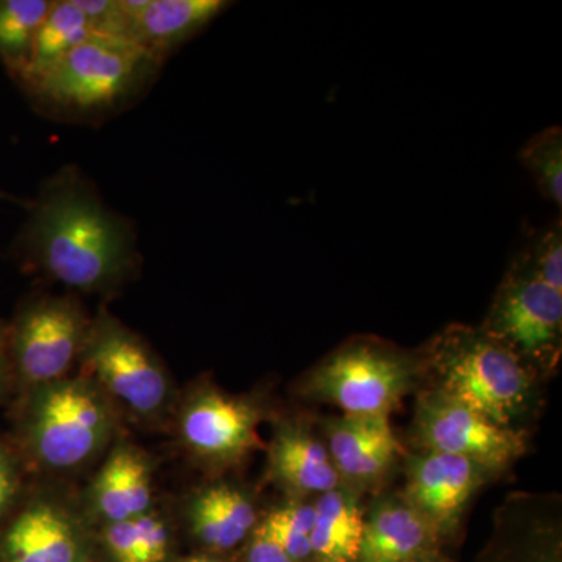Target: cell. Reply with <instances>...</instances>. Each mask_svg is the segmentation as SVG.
Instances as JSON below:
<instances>
[{
    "instance_id": "23",
    "label": "cell",
    "mask_w": 562,
    "mask_h": 562,
    "mask_svg": "<svg viewBox=\"0 0 562 562\" xmlns=\"http://www.w3.org/2000/svg\"><path fill=\"white\" fill-rule=\"evenodd\" d=\"M316 509L312 503L292 501L268 514L258 528L294 562L312 558Z\"/></svg>"
},
{
    "instance_id": "32",
    "label": "cell",
    "mask_w": 562,
    "mask_h": 562,
    "mask_svg": "<svg viewBox=\"0 0 562 562\" xmlns=\"http://www.w3.org/2000/svg\"><path fill=\"white\" fill-rule=\"evenodd\" d=\"M87 562H91V560H88Z\"/></svg>"
},
{
    "instance_id": "17",
    "label": "cell",
    "mask_w": 562,
    "mask_h": 562,
    "mask_svg": "<svg viewBox=\"0 0 562 562\" xmlns=\"http://www.w3.org/2000/svg\"><path fill=\"white\" fill-rule=\"evenodd\" d=\"M188 512L195 538L217 552L238 546L258 522L250 498L228 484H214L199 492Z\"/></svg>"
},
{
    "instance_id": "3",
    "label": "cell",
    "mask_w": 562,
    "mask_h": 562,
    "mask_svg": "<svg viewBox=\"0 0 562 562\" xmlns=\"http://www.w3.org/2000/svg\"><path fill=\"white\" fill-rule=\"evenodd\" d=\"M22 420L33 460L65 472L105 449L116 419L109 395L91 376H65L31 390Z\"/></svg>"
},
{
    "instance_id": "1",
    "label": "cell",
    "mask_w": 562,
    "mask_h": 562,
    "mask_svg": "<svg viewBox=\"0 0 562 562\" xmlns=\"http://www.w3.org/2000/svg\"><path fill=\"white\" fill-rule=\"evenodd\" d=\"M25 257L70 290L106 292L135 268L128 222L106 209L79 173L65 169L47 181L20 235Z\"/></svg>"
},
{
    "instance_id": "29",
    "label": "cell",
    "mask_w": 562,
    "mask_h": 562,
    "mask_svg": "<svg viewBox=\"0 0 562 562\" xmlns=\"http://www.w3.org/2000/svg\"><path fill=\"white\" fill-rule=\"evenodd\" d=\"M183 562H220V561L213 560V558H209V557H192V558H190V560H187Z\"/></svg>"
},
{
    "instance_id": "28",
    "label": "cell",
    "mask_w": 562,
    "mask_h": 562,
    "mask_svg": "<svg viewBox=\"0 0 562 562\" xmlns=\"http://www.w3.org/2000/svg\"><path fill=\"white\" fill-rule=\"evenodd\" d=\"M11 369L9 339H7V327L0 324V395L5 391L10 380Z\"/></svg>"
},
{
    "instance_id": "27",
    "label": "cell",
    "mask_w": 562,
    "mask_h": 562,
    "mask_svg": "<svg viewBox=\"0 0 562 562\" xmlns=\"http://www.w3.org/2000/svg\"><path fill=\"white\" fill-rule=\"evenodd\" d=\"M247 562H294L269 536L257 527L247 553Z\"/></svg>"
},
{
    "instance_id": "22",
    "label": "cell",
    "mask_w": 562,
    "mask_h": 562,
    "mask_svg": "<svg viewBox=\"0 0 562 562\" xmlns=\"http://www.w3.org/2000/svg\"><path fill=\"white\" fill-rule=\"evenodd\" d=\"M519 160L530 172L542 198L558 210L562 206V131L560 125L532 136L522 147Z\"/></svg>"
},
{
    "instance_id": "31",
    "label": "cell",
    "mask_w": 562,
    "mask_h": 562,
    "mask_svg": "<svg viewBox=\"0 0 562 562\" xmlns=\"http://www.w3.org/2000/svg\"><path fill=\"white\" fill-rule=\"evenodd\" d=\"M3 198H5V195H3V192L0 191V201H2Z\"/></svg>"
},
{
    "instance_id": "14",
    "label": "cell",
    "mask_w": 562,
    "mask_h": 562,
    "mask_svg": "<svg viewBox=\"0 0 562 562\" xmlns=\"http://www.w3.org/2000/svg\"><path fill=\"white\" fill-rule=\"evenodd\" d=\"M151 495L149 460L131 443H120L92 480L88 501L91 512L110 525L150 513Z\"/></svg>"
},
{
    "instance_id": "2",
    "label": "cell",
    "mask_w": 562,
    "mask_h": 562,
    "mask_svg": "<svg viewBox=\"0 0 562 562\" xmlns=\"http://www.w3.org/2000/svg\"><path fill=\"white\" fill-rule=\"evenodd\" d=\"M432 390L469 406L501 427L517 430L532 402L536 373L482 328L450 325L419 355Z\"/></svg>"
},
{
    "instance_id": "11",
    "label": "cell",
    "mask_w": 562,
    "mask_h": 562,
    "mask_svg": "<svg viewBox=\"0 0 562 562\" xmlns=\"http://www.w3.org/2000/svg\"><path fill=\"white\" fill-rule=\"evenodd\" d=\"M490 475L491 471L468 458L424 452L409 464L405 503L436 535L449 532L460 524L469 502Z\"/></svg>"
},
{
    "instance_id": "6",
    "label": "cell",
    "mask_w": 562,
    "mask_h": 562,
    "mask_svg": "<svg viewBox=\"0 0 562 562\" xmlns=\"http://www.w3.org/2000/svg\"><path fill=\"white\" fill-rule=\"evenodd\" d=\"M480 328L513 351L536 376L553 372L562 351V292L516 260Z\"/></svg>"
},
{
    "instance_id": "12",
    "label": "cell",
    "mask_w": 562,
    "mask_h": 562,
    "mask_svg": "<svg viewBox=\"0 0 562 562\" xmlns=\"http://www.w3.org/2000/svg\"><path fill=\"white\" fill-rule=\"evenodd\" d=\"M87 536L68 506L36 501L0 536V562H87Z\"/></svg>"
},
{
    "instance_id": "26",
    "label": "cell",
    "mask_w": 562,
    "mask_h": 562,
    "mask_svg": "<svg viewBox=\"0 0 562 562\" xmlns=\"http://www.w3.org/2000/svg\"><path fill=\"white\" fill-rule=\"evenodd\" d=\"M18 491H20V475H18L16 465L5 447L0 443V517L9 512Z\"/></svg>"
},
{
    "instance_id": "13",
    "label": "cell",
    "mask_w": 562,
    "mask_h": 562,
    "mask_svg": "<svg viewBox=\"0 0 562 562\" xmlns=\"http://www.w3.org/2000/svg\"><path fill=\"white\" fill-rule=\"evenodd\" d=\"M325 446L339 480L351 483L376 482L402 453L387 416H344L331 422Z\"/></svg>"
},
{
    "instance_id": "30",
    "label": "cell",
    "mask_w": 562,
    "mask_h": 562,
    "mask_svg": "<svg viewBox=\"0 0 562 562\" xmlns=\"http://www.w3.org/2000/svg\"><path fill=\"white\" fill-rule=\"evenodd\" d=\"M403 562H431V561L420 560V558H413V560L403 561Z\"/></svg>"
},
{
    "instance_id": "16",
    "label": "cell",
    "mask_w": 562,
    "mask_h": 562,
    "mask_svg": "<svg viewBox=\"0 0 562 562\" xmlns=\"http://www.w3.org/2000/svg\"><path fill=\"white\" fill-rule=\"evenodd\" d=\"M228 7L224 0H143L127 20V40L162 61Z\"/></svg>"
},
{
    "instance_id": "9",
    "label": "cell",
    "mask_w": 562,
    "mask_h": 562,
    "mask_svg": "<svg viewBox=\"0 0 562 562\" xmlns=\"http://www.w3.org/2000/svg\"><path fill=\"white\" fill-rule=\"evenodd\" d=\"M414 438L424 452L457 454L492 473L527 452L522 431L501 427L441 392H422L414 416Z\"/></svg>"
},
{
    "instance_id": "19",
    "label": "cell",
    "mask_w": 562,
    "mask_h": 562,
    "mask_svg": "<svg viewBox=\"0 0 562 562\" xmlns=\"http://www.w3.org/2000/svg\"><path fill=\"white\" fill-rule=\"evenodd\" d=\"M316 519L312 532V558L316 562H358L366 517L350 492L322 494L314 503Z\"/></svg>"
},
{
    "instance_id": "25",
    "label": "cell",
    "mask_w": 562,
    "mask_h": 562,
    "mask_svg": "<svg viewBox=\"0 0 562 562\" xmlns=\"http://www.w3.org/2000/svg\"><path fill=\"white\" fill-rule=\"evenodd\" d=\"M138 547V562H165L171 547L168 525L157 514L147 513L133 519Z\"/></svg>"
},
{
    "instance_id": "10",
    "label": "cell",
    "mask_w": 562,
    "mask_h": 562,
    "mask_svg": "<svg viewBox=\"0 0 562 562\" xmlns=\"http://www.w3.org/2000/svg\"><path fill=\"white\" fill-rule=\"evenodd\" d=\"M260 406L214 387L192 394L181 409L180 435L195 457L214 465H231L261 443Z\"/></svg>"
},
{
    "instance_id": "21",
    "label": "cell",
    "mask_w": 562,
    "mask_h": 562,
    "mask_svg": "<svg viewBox=\"0 0 562 562\" xmlns=\"http://www.w3.org/2000/svg\"><path fill=\"white\" fill-rule=\"evenodd\" d=\"M50 7L49 0H0V60L16 80L27 68L36 33Z\"/></svg>"
},
{
    "instance_id": "18",
    "label": "cell",
    "mask_w": 562,
    "mask_h": 562,
    "mask_svg": "<svg viewBox=\"0 0 562 562\" xmlns=\"http://www.w3.org/2000/svg\"><path fill=\"white\" fill-rule=\"evenodd\" d=\"M436 532L405 502L376 506L364 522L358 562H403L419 558Z\"/></svg>"
},
{
    "instance_id": "4",
    "label": "cell",
    "mask_w": 562,
    "mask_h": 562,
    "mask_svg": "<svg viewBox=\"0 0 562 562\" xmlns=\"http://www.w3.org/2000/svg\"><path fill=\"white\" fill-rule=\"evenodd\" d=\"M160 63L131 40L94 35L25 88L49 109L95 113L135 94Z\"/></svg>"
},
{
    "instance_id": "7",
    "label": "cell",
    "mask_w": 562,
    "mask_h": 562,
    "mask_svg": "<svg viewBox=\"0 0 562 562\" xmlns=\"http://www.w3.org/2000/svg\"><path fill=\"white\" fill-rule=\"evenodd\" d=\"M80 358L103 392L138 416L154 419L168 409V371L150 347L111 314L101 312L91 319Z\"/></svg>"
},
{
    "instance_id": "8",
    "label": "cell",
    "mask_w": 562,
    "mask_h": 562,
    "mask_svg": "<svg viewBox=\"0 0 562 562\" xmlns=\"http://www.w3.org/2000/svg\"><path fill=\"white\" fill-rule=\"evenodd\" d=\"M90 325L77 299H32L7 327L11 369L31 390L65 379L81 357Z\"/></svg>"
},
{
    "instance_id": "20",
    "label": "cell",
    "mask_w": 562,
    "mask_h": 562,
    "mask_svg": "<svg viewBox=\"0 0 562 562\" xmlns=\"http://www.w3.org/2000/svg\"><path fill=\"white\" fill-rule=\"evenodd\" d=\"M94 35L98 33L74 0L52 2L49 13L46 14L36 33L27 68L18 81L29 87L44 76L55 63L60 61L66 54Z\"/></svg>"
},
{
    "instance_id": "5",
    "label": "cell",
    "mask_w": 562,
    "mask_h": 562,
    "mask_svg": "<svg viewBox=\"0 0 562 562\" xmlns=\"http://www.w3.org/2000/svg\"><path fill=\"white\" fill-rule=\"evenodd\" d=\"M422 372L419 355L382 339L353 338L306 379V394L333 403L344 416H391Z\"/></svg>"
},
{
    "instance_id": "24",
    "label": "cell",
    "mask_w": 562,
    "mask_h": 562,
    "mask_svg": "<svg viewBox=\"0 0 562 562\" xmlns=\"http://www.w3.org/2000/svg\"><path fill=\"white\" fill-rule=\"evenodd\" d=\"M539 280L562 292V222L539 232L517 258Z\"/></svg>"
},
{
    "instance_id": "15",
    "label": "cell",
    "mask_w": 562,
    "mask_h": 562,
    "mask_svg": "<svg viewBox=\"0 0 562 562\" xmlns=\"http://www.w3.org/2000/svg\"><path fill=\"white\" fill-rule=\"evenodd\" d=\"M268 472L292 495L327 494L339 486L327 446L297 424H281L269 446Z\"/></svg>"
}]
</instances>
